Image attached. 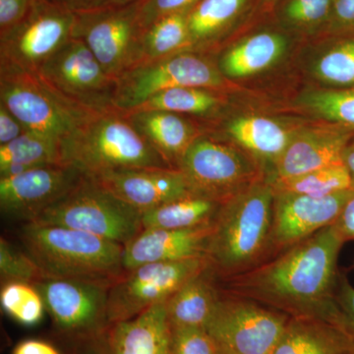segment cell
<instances>
[{
  "label": "cell",
  "instance_id": "obj_10",
  "mask_svg": "<svg viewBox=\"0 0 354 354\" xmlns=\"http://www.w3.org/2000/svg\"><path fill=\"white\" fill-rule=\"evenodd\" d=\"M37 74L57 95L85 111L104 113L118 109L116 80L81 39H70Z\"/></svg>",
  "mask_w": 354,
  "mask_h": 354
},
{
  "label": "cell",
  "instance_id": "obj_12",
  "mask_svg": "<svg viewBox=\"0 0 354 354\" xmlns=\"http://www.w3.org/2000/svg\"><path fill=\"white\" fill-rule=\"evenodd\" d=\"M178 171L193 195L221 203L261 179L250 158L204 134L188 147Z\"/></svg>",
  "mask_w": 354,
  "mask_h": 354
},
{
  "label": "cell",
  "instance_id": "obj_39",
  "mask_svg": "<svg viewBox=\"0 0 354 354\" xmlns=\"http://www.w3.org/2000/svg\"><path fill=\"white\" fill-rule=\"evenodd\" d=\"M200 0H142L140 22L144 31L153 22L171 14L188 12Z\"/></svg>",
  "mask_w": 354,
  "mask_h": 354
},
{
  "label": "cell",
  "instance_id": "obj_16",
  "mask_svg": "<svg viewBox=\"0 0 354 354\" xmlns=\"http://www.w3.org/2000/svg\"><path fill=\"white\" fill-rule=\"evenodd\" d=\"M90 178L141 214L192 194L176 169H120Z\"/></svg>",
  "mask_w": 354,
  "mask_h": 354
},
{
  "label": "cell",
  "instance_id": "obj_1",
  "mask_svg": "<svg viewBox=\"0 0 354 354\" xmlns=\"http://www.w3.org/2000/svg\"><path fill=\"white\" fill-rule=\"evenodd\" d=\"M344 237L334 225L298 242L272 259L234 278L221 292L248 298L290 317L332 324Z\"/></svg>",
  "mask_w": 354,
  "mask_h": 354
},
{
  "label": "cell",
  "instance_id": "obj_20",
  "mask_svg": "<svg viewBox=\"0 0 354 354\" xmlns=\"http://www.w3.org/2000/svg\"><path fill=\"white\" fill-rule=\"evenodd\" d=\"M125 113L137 131L176 169L188 147L202 135L196 124L183 114L144 109Z\"/></svg>",
  "mask_w": 354,
  "mask_h": 354
},
{
  "label": "cell",
  "instance_id": "obj_17",
  "mask_svg": "<svg viewBox=\"0 0 354 354\" xmlns=\"http://www.w3.org/2000/svg\"><path fill=\"white\" fill-rule=\"evenodd\" d=\"M34 285L44 298L46 311L64 329H82L106 316L109 288L106 283L46 278Z\"/></svg>",
  "mask_w": 354,
  "mask_h": 354
},
{
  "label": "cell",
  "instance_id": "obj_27",
  "mask_svg": "<svg viewBox=\"0 0 354 354\" xmlns=\"http://www.w3.org/2000/svg\"><path fill=\"white\" fill-rule=\"evenodd\" d=\"M223 203L208 198L189 196L165 203L141 214L143 230H191L214 223Z\"/></svg>",
  "mask_w": 354,
  "mask_h": 354
},
{
  "label": "cell",
  "instance_id": "obj_37",
  "mask_svg": "<svg viewBox=\"0 0 354 354\" xmlns=\"http://www.w3.org/2000/svg\"><path fill=\"white\" fill-rule=\"evenodd\" d=\"M172 354H218V346L205 328H171Z\"/></svg>",
  "mask_w": 354,
  "mask_h": 354
},
{
  "label": "cell",
  "instance_id": "obj_49",
  "mask_svg": "<svg viewBox=\"0 0 354 354\" xmlns=\"http://www.w3.org/2000/svg\"><path fill=\"white\" fill-rule=\"evenodd\" d=\"M218 354H221V353H218Z\"/></svg>",
  "mask_w": 354,
  "mask_h": 354
},
{
  "label": "cell",
  "instance_id": "obj_19",
  "mask_svg": "<svg viewBox=\"0 0 354 354\" xmlns=\"http://www.w3.org/2000/svg\"><path fill=\"white\" fill-rule=\"evenodd\" d=\"M346 143L344 134L325 128L297 133L267 181L274 185L323 167L344 164Z\"/></svg>",
  "mask_w": 354,
  "mask_h": 354
},
{
  "label": "cell",
  "instance_id": "obj_42",
  "mask_svg": "<svg viewBox=\"0 0 354 354\" xmlns=\"http://www.w3.org/2000/svg\"><path fill=\"white\" fill-rule=\"evenodd\" d=\"M25 131L20 121L0 104V146L18 138Z\"/></svg>",
  "mask_w": 354,
  "mask_h": 354
},
{
  "label": "cell",
  "instance_id": "obj_22",
  "mask_svg": "<svg viewBox=\"0 0 354 354\" xmlns=\"http://www.w3.org/2000/svg\"><path fill=\"white\" fill-rule=\"evenodd\" d=\"M271 354H354V346L332 324L311 317H290Z\"/></svg>",
  "mask_w": 354,
  "mask_h": 354
},
{
  "label": "cell",
  "instance_id": "obj_18",
  "mask_svg": "<svg viewBox=\"0 0 354 354\" xmlns=\"http://www.w3.org/2000/svg\"><path fill=\"white\" fill-rule=\"evenodd\" d=\"M213 223L191 230L147 228L123 246V270L151 263L206 257Z\"/></svg>",
  "mask_w": 354,
  "mask_h": 354
},
{
  "label": "cell",
  "instance_id": "obj_26",
  "mask_svg": "<svg viewBox=\"0 0 354 354\" xmlns=\"http://www.w3.org/2000/svg\"><path fill=\"white\" fill-rule=\"evenodd\" d=\"M253 0H200L187 13L191 51L218 43L241 18Z\"/></svg>",
  "mask_w": 354,
  "mask_h": 354
},
{
  "label": "cell",
  "instance_id": "obj_7",
  "mask_svg": "<svg viewBox=\"0 0 354 354\" xmlns=\"http://www.w3.org/2000/svg\"><path fill=\"white\" fill-rule=\"evenodd\" d=\"M225 84V76L208 57L195 51H183L171 57L141 62L128 69L116 80L114 104L118 111L128 113L169 88L221 90Z\"/></svg>",
  "mask_w": 354,
  "mask_h": 354
},
{
  "label": "cell",
  "instance_id": "obj_38",
  "mask_svg": "<svg viewBox=\"0 0 354 354\" xmlns=\"http://www.w3.org/2000/svg\"><path fill=\"white\" fill-rule=\"evenodd\" d=\"M334 301L335 326L348 337L354 346V288L344 274H339Z\"/></svg>",
  "mask_w": 354,
  "mask_h": 354
},
{
  "label": "cell",
  "instance_id": "obj_33",
  "mask_svg": "<svg viewBox=\"0 0 354 354\" xmlns=\"http://www.w3.org/2000/svg\"><path fill=\"white\" fill-rule=\"evenodd\" d=\"M334 0H283L279 19L302 31H311L329 24Z\"/></svg>",
  "mask_w": 354,
  "mask_h": 354
},
{
  "label": "cell",
  "instance_id": "obj_2",
  "mask_svg": "<svg viewBox=\"0 0 354 354\" xmlns=\"http://www.w3.org/2000/svg\"><path fill=\"white\" fill-rule=\"evenodd\" d=\"M274 190L266 179L221 204L206 258L216 276L234 278L272 258Z\"/></svg>",
  "mask_w": 354,
  "mask_h": 354
},
{
  "label": "cell",
  "instance_id": "obj_44",
  "mask_svg": "<svg viewBox=\"0 0 354 354\" xmlns=\"http://www.w3.org/2000/svg\"><path fill=\"white\" fill-rule=\"evenodd\" d=\"M334 225L344 237V241L354 239V194L346 203V207L342 209L341 215L335 221Z\"/></svg>",
  "mask_w": 354,
  "mask_h": 354
},
{
  "label": "cell",
  "instance_id": "obj_36",
  "mask_svg": "<svg viewBox=\"0 0 354 354\" xmlns=\"http://www.w3.org/2000/svg\"><path fill=\"white\" fill-rule=\"evenodd\" d=\"M0 276L2 281L36 283L44 279L39 266L28 252L1 237L0 239Z\"/></svg>",
  "mask_w": 354,
  "mask_h": 354
},
{
  "label": "cell",
  "instance_id": "obj_48",
  "mask_svg": "<svg viewBox=\"0 0 354 354\" xmlns=\"http://www.w3.org/2000/svg\"><path fill=\"white\" fill-rule=\"evenodd\" d=\"M39 1L50 2V3H62L64 4V0H39Z\"/></svg>",
  "mask_w": 354,
  "mask_h": 354
},
{
  "label": "cell",
  "instance_id": "obj_40",
  "mask_svg": "<svg viewBox=\"0 0 354 354\" xmlns=\"http://www.w3.org/2000/svg\"><path fill=\"white\" fill-rule=\"evenodd\" d=\"M34 2L35 0H0V35L22 22Z\"/></svg>",
  "mask_w": 354,
  "mask_h": 354
},
{
  "label": "cell",
  "instance_id": "obj_8",
  "mask_svg": "<svg viewBox=\"0 0 354 354\" xmlns=\"http://www.w3.org/2000/svg\"><path fill=\"white\" fill-rule=\"evenodd\" d=\"M205 326L221 354H271L290 317L248 299L221 291Z\"/></svg>",
  "mask_w": 354,
  "mask_h": 354
},
{
  "label": "cell",
  "instance_id": "obj_5",
  "mask_svg": "<svg viewBox=\"0 0 354 354\" xmlns=\"http://www.w3.org/2000/svg\"><path fill=\"white\" fill-rule=\"evenodd\" d=\"M0 104L26 131L43 135L62 146L97 114L60 97L38 74L14 68H0Z\"/></svg>",
  "mask_w": 354,
  "mask_h": 354
},
{
  "label": "cell",
  "instance_id": "obj_41",
  "mask_svg": "<svg viewBox=\"0 0 354 354\" xmlns=\"http://www.w3.org/2000/svg\"><path fill=\"white\" fill-rule=\"evenodd\" d=\"M328 25L334 31L354 29V0H334Z\"/></svg>",
  "mask_w": 354,
  "mask_h": 354
},
{
  "label": "cell",
  "instance_id": "obj_32",
  "mask_svg": "<svg viewBox=\"0 0 354 354\" xmlns=\"http://www.w3.org/2000/svg\"><path fill=\"white\" fill-rule=\"evenodd\" d=\"M0 304L9 316L25 326L41 322L46 310L36 286L22 281L4 283L0 291Z\"/></svg>",
  "mask_w": 354,
  "mask_h": 354
},
{
  "label": "cell",
  "instance_id": "obj_9",
  "mask_svg": "<svg viewBox=\"0 0 354 354\" xmlns=\"http://www.w3.org/2000/svg\"><path fill=\"white\" fill-rule=\"evenodd\" d=\"M141 2L75 12L73 38L86 44L114 80L141 62Z\"/></svg>",
  "mask_w": 354,
  "mask_h": 354
},
{
  "label": "cell",
  "instance_id": "obj_25",
  "mask_svg": "<svg viewBox=\"0 0 354 354\" xmlns=\"http://www.w3.org/2000/svg\"><path fill=\"white\" fill-rule=\"evenodd\" d=\"M286 39L278 32L262 31L235 44L221 55L218 67L228 78H244L270 68L283 57Z\"/></svg>",
  "mask_w": 354,
  "mask_h": 354
},
{
  "label": "cell",
  "instance_id": "obj_13",
  "mask_svg": "<svg viewBox=\"0 0 354 354\" xmlns=\"http://www.w3.org/2000/svg\"><path fill=\"white\" fill-rule=\"evenodd\" d=\"M209 265L206 257L151 263L128 271L109 288L106 317L115 323L138 316L153 305L167 301Z\"/></svg>",
  "mask_w": 354,
  "mask_h": 354
},
{
  "label": "cell",
  "instance_id": "obj_15",
  "mask_svg": "<svg viewBox=\"0 0 354 354\" xmlns=\"http://www.w3.org/2000/svg\"><path fill=\"white\" fill-rule=\"evenodd\" d=\"M353 194L354 188L326 197L274 192L272 258L334 225Z\"/></svg>",
  "mask_w": 354,
  "mask_h": 354
},
{
  "label": "cell",
  "instance_id": "obj_30",
  "mask_svg": "<svg viewBox=\"0 0 354 354\" xmlns=\"http://www.w3.org/2000/svg\"><path fill=\"white\" fill-rule=\"evenodd\" d=\"M218 91L193 87L169 88L153 95L137 109H158L193 118H209L218 113L223 106V99Z\"/></svg>",
  "mask_w": 354,
  "mask_h": 354
},
{
  "label": "cell",
  "instance_id": "obj_35",
  "mask_svg": "<svg viewBox=\"0 0 354 354\" xmlns=\"http://www.w3.org/2000/svg\"><path fill=\"white\" fill-rule=\"evenodd\" d=\"M319 79L334 85L354 84V39L342 41L325 53L315 65Z\"/></svg>",
  "mask_w": 354,
  "mask_h": 354
},
{
  "label": "cell",
  "instance_id": "obj_11",
  "mask_svg": "<svg viewBox=\"0 0 354 354\" xmlns=\"http://www.w3.org/2000/svg\"><path fill=\"white\" fill-rule=\"evenodd\" d=\"M76 13L62 3L35 0L24 20L0 35V68L37 73L73 38Z\"/></svg>",
  "mask_w": 354,
  "mask_h": 354
},
{
  "label": "cell",
  "instance_id": "obj_24",
  "mask_svg": "<svg viewBox=\"0 0 354 354\" xmlns=\"http://www.w3.org/2000/svg\"><path fill=\"white\" fill-rule=\"evenodd\" d=\"M225 130L237 145L245 149L263 164L268 165L270 171L268 178L295 135L277 121L264 116L235 118L228 123Z\"/></svg>",
  "mask_w": 354,
  "mask_h": 354
},
{
  "label": "cell",
  "instance_id": "obj_28",
  "mask_svg": "<svg viewBox=\"0 0 354 354\" xmlns=\"http://www.w3.org/2000/svg\"><path fill=\"white\" fill-rule=\"evenodd\" d=\"M57 164H64L62 144L43 135L25 131L0 146V177Z\"/></svg>",
  "mask_w": 354,
  "mask_h": 354
},
{
  "label": "cell",
  "instance_id": "obj_6",
  "mask_svg": "<svg viewBox=\"0 0 354 354\" xmlns=\"http://www.w3.org/2000/svg\"><path fill=\"white\" fill-rule=\"evenodd\" d=\"M31 221L81 230L123 246L143 230L139 211L88 176Z\"/></svg>",
  "mask_w": 354,
  "mask_h": 354
},
{
  "label": "cell",
  "instance_id": "obj_46",
  "mask_svg": "<svg viewBox=\"0 0 354 354\" xmlns=\"http://www.w3.org/2000/svg\"><path fill=\"white\" fill-rule=\"evenodd\" d=\"M344 164L351 171L354 181V149L353 150L346 151L344 157Z\"/></svg>",
  "mask_w": 354,
  "mask_h": 354
},
{
  "label": "cell",
  "instance_id": "obj_43",
  "mask_svg": "<svg viewBox=\"0 0 354 354\" xmlns=\"http://www.w3.org/2000/svg\"><path fill=\"white\" fill-rule=\"evenodd\" d=\"M137 1L140 0H64V3L74 12H85L109 7L125 6Z\"/></svg>",
  "mask_w": 354,
  "mask_h": 354
},
{
  "label": "cell",
  "instance_id": "obj_29",
  "mask_svg": "<svg viewBox=\"0 0 354 354\" xmlns=\"http://www.w3.org/2000/svg\"><path fill=\"white\" fill-rule=\"evenodd\" d=\"M187 13L164 16L144 31L141 44V62L160 59L190 50Z\"/></svg>",
  "mask_w": 354,
  "mask_h": 354
},
{
  "label": "cell",
  "instance_id": "obj_34",
  "mask_svg": "<svg viewBox=\"0 0 354 354\" xmlns=\"http://www.w3.org/2000/svg\"><path fill=\"white\" fill-rule=\"evenodd\" d=\"M302 102L326 120L354 125V90L313 91Z\"/></svg>",
  "mask_w": 354,
  "mask_h": 354
},
{
  "label": "cell",
  "instance_id": "obj_21",
  "mask_svg": "<svg viewBox=\"0 0 354 354\" xmlns=\"http://www.w3.org/2000/svg\"><path fill=\"white\" fill-rule=\"evenodd\" d=\"M165 304L153 305L138 316L116 324L111 342L113 354H172Z\"/></svg>",
  "mask_w": 354,
  "mask_h": 354
},
{
  "label": "cell",
  "instance_id": "obj_4",
  "mask_svg": "<svg viewBox=\"0 0 354 354\" xmlns=\"http://www.w3.org/2000/svg\"><path fill=\"white\" fill-rule=\"evenodd\" d=\"M62 160L94 177L132 169H174L118 109L97 113L62 145Z\"/></svg>",
  "mask_w": 354,
  "mask_h": 354
},
{
  "label": "cell",
  "instance_id": "obj_14",
  "mask_svg": "<svg viewBox=\"0 0 354 354\" xmlns=\"http://www.w3.org/2000/svg\"><path fill=\"white\" fill-rule=\"evenodd\" d=\"M70 165L34 167L0 177V208L10 218L31 221L85 178Z\"/></svg>",
  "mask_w": 354,
  "mask_h": 354
},
{
  "label": "cell",
  "instance_id": "obj_45",
  "mask_svg": "<svg viewBox=\"0 0 354 354\" xmlns=\"http://www.w3.org/2000/svg\"><path fill=\"white\" fill-rule=\"evenodd\" d=\"M12 354H59V353L46 342L30 339L18 344Z\"/></svg>",
  "mask_w": 354,
  "mask_h": 354
},
{
  "label": "cell",
  "instance_id": "obj_3",
  "mask_svg": "<svg viewBox=\"0 0 354 354\" xmlns=\"http://www.w3.org/2000/svg\"><path fill=\"white\" fill-rule=\"evenodd\" d=\"M21 241L44 279L106 283L123 270L122 244L81 230L28 221Z\"/></svg>",
  "mask_w": 354,
  "mask_h": 354
},
{
  "label": "cell",
  "instance_id": "obj_31",
  "mask_svg": "<svg viewBox=\"0 0 354 354\" xmlns=\"http://www.w3.org/2000/svg\"><path fill=\"white\" fill-rule=\"evenodd\" d=\"M272 186L274 192L326 197L342 191L353 189L354 181L346 164H339L323 167Z\"/></svg>",
  "mask_w": 354,
  "mask_h": 354
},
{
  "label": "cell",
  "instance_id": "obj_47",
  "mask_svg": "<svg viewBox=\"0 0 354 354\" xmlns=\"http://www.w3.org/2000/svg\"><path fill=\"white\" fill-rule=\"evenodd\" d=\"M281 1V0H263V2L266 4V6H276V4H278L279 2Z\"/></svg>",
  "mask_w": 354,
  "mask_h": 354
},
{
  "label": "cell",
  "instance_id": "obj_23",
  "mask_svg": "<svg viewBox=\"0 0 354 354\" xmlns=\"http://www.w3.org/2000/svg\"><path fill=\"white\" fill-rule=\"evenodd\" d=\"M215 277L208 265L167 300L171 328H205L221 295Z\"/></svg>",
  "mask_w": 354,
  "mask_h": 354
}]
</instances>
